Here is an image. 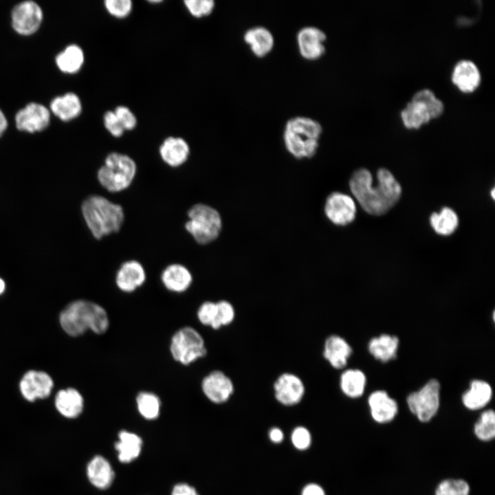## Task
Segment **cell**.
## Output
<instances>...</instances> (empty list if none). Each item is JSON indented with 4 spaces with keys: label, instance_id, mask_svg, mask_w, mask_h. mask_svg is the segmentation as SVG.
<instances>
[{
    "label": "cell",
    "instance_id": "60d3db41",
    "mask_svg": "<svg viewBox=\"0 0 495 495\" xmlns=\"http://www.w3.org/2000/svg\"><path fill=\"white\" fill-rule=\"evenodd\" d=\"M124 130L131 131L138 124V119L133 112L126 106L119 105L113 110Z\"/></svg>",
    "mask_w": 495,
    "mask_h": 495
},
{
    "label": "cell",
    "instance_id": "c3c4849f",
    "mask_svg": "<svg viewBox=\"0 0 495 495\" xmlns=\"http://www.w3.org/2000/svg\"><path fill=\"white\" fill-rule=\"evenodd\" d=\"M6 285L4 281L0 278V294L5 290Z\"/></svg>",
    "mask_w": 495,
    "mask_h": 495
},
{
    "label": "cell",
    "instance_id": "30bf717a",
    "mask_svg": "<svg viewBox=\"0 0 495 495\" xmlns=\"http://www.w3.org/2000/svg\"><path fill=\"white\" fill-rule=\"evenodd\" d=\"M11 18L12 27L17 33L30 35L39 28L43 20V12L36 2L24 1L14 7Z\"/></svg>",
    "mask_w": 495,
    "mask_h": 495
},
{
    "label": "cell",
    "instance_id": "cb8c5ba5",
    "mask_svg": "<svg viewBox=\"0 0 495 495\" xmlns=\"http://www.w3.org/2000/svg\"><path fill=\"white\" fill-rule=\"evenodd\" d=\"M492 397L490 384L481 380H474L470 388L462 395V403L470 410H478L486 406Z\"/></svg>",
    "mask_w": 495,
    "mask_h": 495
},
{
    "label": "cell",
    "instance_id": "f6af8a7d",
    "mask_svg": "<svg viewBox=\"0 0 495 495\" xmlns=\"http://www.w3.org/2000/svg\"><path fill=\"white\" fill-rule=\"evenodd\" d=\"M301 495H326L324 489L316 483H309L302 490Z\"/></svg>",
    "mask_w": 495,
    "mask_h": 495
},
{
    "label": "cell",
    "instance_id": "6da1fadb",
    "mask_svg": "<svg viewBox=\"0 0 495 495\" xmlns=\"http://www.w3.org/2000/svg\"><path fill=\"white\" fill-rule=\"evenodd\" d=\"M377 184L372 185L369 170L360 168L352 175L350 190L361 207L368 214L380 216L385 214L399 199L402 187L393 174L386 168L377 173Z\"/></svg>",
    "mask_w": 495,
    "mask_h": 495
},
{
    "label": "cell",
    "instance_id": "9a60e30c",
    "mask_svg": "<svg viewBox=\"0 0 495 495\" xmlns=\"http://www.w3.org/2000/svg\"><path fill=\"white\" fill-rule=\"evenodd\" d=\"M20 390L24 398L30 402L48 397L53 387L52 378L42 371H30L20 382Z\"/></svg>",
    "mask_w": 495,
    "mask_h": 495
},
{
    "label": "cell",
    "instance_id": "8d00e7d4",
    "mask_svg": "<svg viewBox=\"0 0 495 495\" xmlns=\"http://www.w3.org/2000/svg\"><path fill=\"white\" fill-rule=\"evenodd\" d=\"M184 3L190 15L195 18L209 16L215 7L213 0H185Z\"/></svg>",
    "mask_w": 495,
    "mask_h": 495
},
{
    "label": "cell",
    "instance_id": "52a82bcc",
    "mask_svg": "<svg viewBox=\"0 0 495 495\" xmlns=\"http://www.w3.org/2000/svg\"><path fill=\"white\" fill-rule=\"evenodd\" d=\"M406 403L410 412L420 422H429L439 408V382L436 379L428 380L420 389L408 395Z\"/></svg>",
    "mask_w": 495,
    "mask_h": 495
},
{
    "label": "cell",
    "instance_id": "f1b7e54d",
    "mask_svg": "<svg viewBox=\"0 0 495 495\" xmlns=\"http://www.w3.org/2000/svg\"><path fill=\"white\" fill-rule=\"evenodd\" d=\"M366 383L365 374L358 368L346 369L340 375L339 380L342 393L352 399L358 398L363 395Z\"/></svg>",
    "mask_w": 495,
    "mask_h": 495
},
{
    "label": "cell",
    "instance_id": "4dcf8cb0",
    "mask_svg": "<svg viewBox=\"0 0 495 495\" xmlns=\"http://www.w3.org/2000/svg\"><path fill=\"white\" fill-rule=\"evenodd\" d=\"M401 118L407 129H419L431 120L426 107L421 102L410 100L401 111Z\"/></svg>",
    "mask_w": 495,
    "mask_h": 495
},
{
    "label": "cell",
    "instance_id": "ba28073f",
    "mask_svg": "<svg viewBox=\"0 0 495 495\" xmlns=\"http://www.w3.org/2000/svg\"><path fill=\"white\" fill-rule=\"evenodd\" d=\"M170 349L173 358L185 365L207 353L204 338L198 331L189 327H184L174 334Z\"/></svg>",
    "mask_w": 495,
    "mask_h": 495
},
{
    "label": "cell",
    "instance_id": "8fae6325",
    "mask_svg": "<svg viewBox=\"0 0 495 495\" xmlns=\"http://www.w3.org/2000/svg\"><path fill=\"white\" fill-rule=\"evenodd\" d=\"M324 212L328 219L337 226H346L355 217L356 206L348 195L333 192L327 198Z\"/></svg>",
    "mask_w": 495,
    "mask_h": 495
},
{
    "label": "cell",
    "instance_id": "7a4b0ae2",
    "mask_svg": "<svg viewBox=\"0 0 495 495\" xmlns=\"http://www.w3.org/2000/svg\"><path fill=\"white\" fill-rule=\"evenodd\" d=\"M60 322L64 331L72 336H80L87 329L102 334L109 327L106 311L96 303L83 300L68 305L60 314Z\"/></svg>",
    "mask_w": 495,
    "mask_h": 495
},
{
    "label": "cell",
    "instance_id": "2e32d148",
    "mask_svg": "<svg viewBox=\"0 0 495 495\" xmlns=\"http://www.w3.org/2000/svg\"><path fill=\"white\" fill-rule=\"evenodd\" d=\"M368 404L373 421L377 424L392 421L398 413L397 402L383 390L373 391L368 396Z\"/></svg>",
    "mask_w": 495,
    "mask_h": 495
},
{
    "label": "cell",
    "instance_id": "83f0119b",
    "mask_svg": "<svg viewBox=\"0 0 495 495\" xmlns=\"http://www.w3.org/2000/svg\"><path fill=\"white\" fill-rule=\"evenodd\" d=\"M399 339L396 336L382 334L371 339L368 344L369 353L377 360L387 362L397 356Z\"/></svg>",
    "mask_w": 495,
    "mask_h": 495
},
{
    "label": "cell",
    "instance_id": "603a6c76",
    "mask_svg": "<svg viewBox=\"0 0 495 495\" xmlns=\"http://www.w3.org/2000/svg\"><path fill=\"white\" fill-rule=\"evenodd\" d=\"M115 449L118 459L120 463H129L135 461L140 456L143 446L142 439L137 434L121 430L118 435V441L115 443Z\"/></svg>",
    "mask_w": 495,
    "mask_h": 495
},
{
    "label": "cell",
    "instance_id": "f546056e",
    "mask_svg": "<svg viewBox=\"0 0 495 495\" xmlns=\"http://www.w3.org/2000/svg\"><path fill=\"white\" fill-rule=\"evenodd\" d=\"M83 50L77 45L72 44L60 52L56 57V63L60 71L67 74L78 72L83 65Z\"/></svg>",
    "mask_w": 495,
    "mask_h": 495
},
{
    "label": "cell",
    "instance_id": "1f68e13d",
    "mask_svg": "<svg viewBox=\"0 0 495 495\" xmlns=\"http://www.w3.org/2000/svg\"><path fill=\"white\" fill-rule=\"evenodd\" d=\"M430 223L437 234L448 236L456 230L459 225V218L456 213L452 208L444 207L439 213L433 212L431 214Z\"/></svg>",
    "mask_w": 495,
    "mask_h": 495
},
{
    "label": "cell",
    "instance_id": "b9f144b4",
    "mask_svg": "<svg viewBox=\"0 0 495 495\" xmlns=\"http://www.w3.org/2000/svg\"><path fill=\"white\" fill-rule=\"evenodd\" d=\"M293 446L299 450H305L311 443V435L309 430L304 426L296 427L291 435Z\"/></svg>",
    "mask_w": 495,
    "mask_h": 495
},
{
    "label": "cell",
    "instance_id": "681fc988",
    "mask_svg": "<svg viewBox=\"0 0 495 495\" xmlns=\"http://www.w3.org/2000/svg\"><path fill=\"white\" fill-rule=\"evenodd\" d=\"M491 195H492V199H494V197H495V196H494V188H493V189L492 190V191H491Z\"/></svg>",
    "mask_w": 495,
    "mask_h": 495
},
{
    "label": "cell",
    "instance_id": "bcb514c9",
    "mask_svg": "<svg viewBox=\"0 0 495 495\" xmlns=\"http://www.w3.org/2000/svg\"><path fill=\"white\" fill-rule=\"evenodd\" d=\"M269 437L273 443H279L283 441L284 434L280 428L274 427L270 429Z\"/></svg>",
    "mask_w": 495,
    "mask_h": 495
},
{
    "label": "cell",
    "instance_id": "74e56055",
    "mask_svg": "<svg viewBox=\"0 0 495 495\" xmlns=\"http://www.w3.org/2000/svg\"><path fill=\"white\" fill-rule=\"evenodd\" d=\"M104 6L106 11L117 19L127 17L133 10V1L131 0H105Z\"/></svg>",
    "mask_w": 495,
    "mask_h": 495
},
{
    "label": "cell",
    "instance_id": "44dd1931",
    "mask_svg": "<svg viewBox=\"0 0 495 495\" xmlns=\"http://www.w3.org/2000/svg\"><path fill=\"white\" fill-rule=\"evenodd\" d=\"M145 278L143 266L138 261L131 260L122 264L117 272L116 282L120 290L131 292L141 286Z\"/></svg>",
    "mask_w": 495,
    "mask_h": 495
},
{
    "label": "cell",
    "instance_id": "5b68a950",
    "mask_svg": "<svg viewBox=\"0 0 495 495\" xmlns=\"http://www.w3.org/2000/svg\"><path fill=\"white\" fill-rule=\"evenodd\" d=\"M136 164L129 156L116 152L109 153L98 171L100 184L109 192L128 188L136 173Z\"/></svg>",
    "mask_w": 495,
    "mask_h": 495
},
{
    "label": "cell",
    "instance_id": "277c9868",
    "mask_svg": "<svg viewBox=\"0 0 495 495\" xmlns=\"http://www.w3.org/2000/svg\"><path fill=\"white\" fill-rule=\"evenodd\" d=\"M82 212L89 229L98 239L119 231L124 221L121 206L100 195L87 198L82 204Z\"/></svg>",
    "mask_w": 495,
    "mask_h": 495
},
{
    "label": "cell",
    "instance_id": "8992f818",
    "mask_svg": "<svg viewBox=\"0 0 495 495\" xmlns=\"http://www.w3.org/2000/svg\"><path fill=\"white\" fill-rule=\"evenodd\" d=\"M188 217L185 228L196 242L205 245L218 237L222 223L220 214L214 208L197 204L189 209Z\"/></svg>",
    "mask_w": 495,
    "mask_h": 495
},
{
    "label": "cell",
    "instance_id": "7dc6e473",
    "mask_svg": "<svg viewBox=\"0 0 495 495\" xmlns=\"http://www.w3.org/2000/svg\"><path fill=\"white\" fill-rule=\"evenodd\" d=\"M7 126H8L7 119H6L4 113H3V111L0 109V136L6 131Z\"/></svg>",
    "mask_w": 495,
    "mask_h": 495
},
{
    "label": "cell",
    "instance_id": "e0dca14e",
    "mask_svg": "<svg viewBox=\"0 0 495 495\" xmlns=\"http://www.w3.org/2000/svg\"><path fill=\"white\" fill-rule=\"evenodd\" d=\"M451 80L461 92L469 94L478 87L481 76L478 67L473 61L463 59L454 65Z\"/></svg>",
    "mask_w": 495,
    "mask_h": 495
},
{
    "label": "cell",
    "instance_id": "ee69618b",
    "mask_svg": "<svg viewBox=\"0 0 495 495\" xmlns=\"http://www.w3.org/2000/svg\"><path fill=\"white\" fill-rule=\"evenodd\" d=\"M171 495H199V494L193 486L186 483H179L173 486Z\"/></svg>",
    "mask_w": 495,
    "mask_h": 495
},
{
    "label": "cell",
    "instance_id": "ffe728a7",
    "mask_svg": "<svg viewBox=\"0 0 495 495\" xmlns=\"http://www.w3.org/2000/svg\"><path fill=\"white\" fill-rule=\"evenodd\" d=\"M159 151L161 158L166 164L177 167L188 160L190 147L182 138L169 136L162 142Z\"/></svg>",
    "mask_w": 495,
    "mask_h": 495
},
{
    "label": "cell",
    "instance_id": "e575fe53",
    "mask_svg": "<svg viewBox=\"0 0 495 495\" xmlns=\"http://www.w3.org/2000/svg\"><path fill=\"white\" fill-rule=\"evenodd\" d=\"M411 100L423 103L428 109L431 119L439 117L444 111L443 102L429 89L417 91Z\"/></svg>",
    "mask_w": 495,
    "mask_h": 495
},
{
    "label": "cell",
    "instance_id": "4316f807",
    "mask_svg": "<svg viewBox=\"0 0 495 495\" xmlns=\"http://www.w3.org/2000/svg\"><path fill=\"white\" fill-rule=\"evenodd\" d=\"M192 280L189 270L182 265L172 264L167 266L162 274V281L170 291L183 292L190 285Z\"/></svg>",
    "mask_w": 495,
    "mask_h": 495
},
{
    "label": "cell",
    "instance_id": "5bb4252c",
    "mask_svg": "<svg viewBox=\"0 0 495 495\" xmlns=\"http://www.w3.org/2000/svg\"><path fill=\"white\" fill-rule=\"evenodd\" d=\"M50 113L41 104L31 102L20 109L15 116L17 129L30 133L43 131L50 124Z\"/></svg>",
    "mask_w": 495,
    "mask_h": 495
},
{
    "label": "cell",
    "instance_id": "7402d4cb",
    "mask_svg": "<svg viewBox=\"0 0 495 495\" xmlns=\"http://www.w3.org/2000/svg\"><path fill=\"white\" fill-rule=\"evenodd\" d=\"M243 41L249 46L252 54L258 58L268 55L274 46V38L266 28L256 26L245 31Z\"/></svg>",
    "mask_w": 495,
    "mask_h": 495
},
{
    "label": "cell",
    "instance_id": "4fadbf2b",
    "mask_svg": "<svg viewBox=\"0 0 495 495\" xmlns=\"http://www.w3.org/2000/svg\"><path fill=\"white\" fill-rule=\"evenodd\" d=\"M201 388L206 397L218 404L228 402L234 391L232 380L218 370L210 372L203 379Z\"/></svg>",
    "mask_w": 495,
    "mask_h": 495
},
{
    "label": "cell",
    "instance_id": "f35d334b",
    "mask_svg": "<svg viewBox=\"0 0 495 495\" xmlns=\"http://www.w3.org/2000/svg\"><path fill=\"white\" fill-rule=\"evenodd\" d=\"M197 317L201 324L217 330V302L211 301L203 302L198 309Z\"/></svg>",
    "mask_w": 495,
    "mask_h": 495
},
{
    "label": "cell",
    "instance_id": "7c38bea8",
    "mask_svg": "<svg viewBox=\"0 0 495 495\" xmlns=\"http://www.w3.org/2000/svg\"><path fill=\"white\" fill-rule=\"evenodd\" d=\"M326 34L320 28L314 26L302 28L296 36L300 56L307 60L320 59L326 51Z\"/></svg>",
    "mask_w": 495,
    "mask_h": 495
},
{
    "label": "cell",
    "instance_id": "d4e9b609",
    "mask_svg": "<svg viewBox=\"0 0 495 495\" xmlns=\"http://www.w3.org/2000/svg\"><path fill=\"white\" fill-rule=\"evenodd\" d=\"M57 410L63 417L69 419L76 418L82 412L84 401L82 396L76 389L67 388L60 390L55 398Z\"/></svg>",
    "mask_w": 495,
    "mask_h": 495
},
{
    "label": "cell",
    "instance_id": "d590c367",
    "mask_svg": "<svg viewBox=\"0 0 495 495\" xmlns=\"http://www.w3.org/2000/svg\"><path fill=\"white\" fill-rule=\"evenodd\" d=\"M470 486L463 478H449L441 481L434 490V495H470Z\"/></svg>",
    "mask_w": 495,
    "mask_h": 495
},
{
    "label": "cell",
    "instance_id": "ac0fdd59",
    "mask_svg": "<svg viewBox=\"0 0 495 495\" xmlns=\"http://www.w3.org/2000/svg\"><path fill=\"white\" fill-rule=\"evenodd\" d=\"M352 353L351 345L340 336L330 335L324 342L323 358L333 368H344Z\"/></svg>",
    "mask_w": 495,
    "mask_h": 495
},
{
    "label": "cell",
    "instance_id": "7bdbcfd3",
    "mask_svg": "<svg viewBox=\"0 0 495 495\" xmlns=\"http://www.w3.org/2000/svg\"><path fill=\"white\" fill-rule=\"evenodd\" d=\"M103 124L105 129L114 138H120L125 131L113 110L104 113Z\"/></svg>",
    "mask_w": 495,
    "mask_h": 495
},
{
    "label": "cell",
    "instance_id": "3957f363",
    "mask_svg": "<svg viewBox=\"0 0 495 495\" xmlns=\"http://www.w3.org/2000/svg\"><path fill=\"white\" fill-rule=\"evenodd\" d=\"M322 133V125L317 120L306 116H295L289 119L285 125L284 144L295 158H310L317 152Z\"/></svg>",
    "mask_w": 495,
    "mask_h": 495
},
{
    "label": "cell",
    "instance_id": "9c48e42d",
    "mask_svg": "<svg viewBox=\"0 0 495 495\" xmlns=\"http://www.w3.org/2000/svg\"><path fill=\"white\" fill-rule=\"evenodd\" d=\"M276 400L285 406H293L303 399L306 388L302 380L290 372L280 374L273 384Z\"/></svg>",
    "mask_w": 495,
    "mask_h": 495
},
{
    "label": "cell",
    "instance_id": "d6a6232c",
    "mask_svg": "<svg viewBox=\"0 0 495 495\" xmlns=\"http://www.w3.org/2000/svg\"><path fill=\"white\" fill-rule=\"evenodd\" d=\"M473 431L480 441L488 442L495 437V412L492 409L484 410L475 422Z\"/></svg>",
    "mask_w": 495,
    "mask_h": 495
},
{
    "label": "cell",
    "instance_id": "836d02e7",
    "mask_svg": "<svg viewBox=\"0 0 495 495\" xmlns=\"http://www.w3.org/2000/svg\"><path fill=\"white\" fill-rule=\"evenodd\" d=\"M139 413L144 419L154 420L160 413L161 402L160 398L152 393L141 392L136 398Z\"/></svg>",
    "mask_w": 495,
    "mask_h": 495
},
{
    "label": "cell",
    "instance_id": "d6986e66",
    "mask_svg": "<svg viewBox=\"0 0 495 495\" xmlns=\"http://www.w3.org/2000/svg\"><path fill=\"white\" fill-rule=\"evenodd\" d=\"M86 474L89 483L99 490L108 489L115 478V472L110 462L101 455L94 456L88 462Z\"/></svg>",
    "mask_w": 495,
    "mask_h": 495
},
{
    "label": "cell",
    "instance_id": "ab89813d",
    "mask_svg": "<svg viewBox=\"0 0 495 495\" xmlns=\"http://www.w3.org/2000/svg\"><path fill=\"white\" fill-rule=\"evenodd\" d=\"M217 329L230 324L235 318V310L232 304L226 300L217 302Z\"/></svg>",
    "mask_w": 495,
    "mask_h": 495
},
{
    "label": "cell",
    "instance_id": "484cf974",
    "mask_svg": "<svg viewBox=\"0 0 495 495\" xmlns=\"http://www.w3.org/2000/svg\"><path fill=\"white\" fill-rule=\"evenodd\" d=\"M82 109L80 98L73 92L56 97L50 103L52 113L63 121H69L77 118Z\"/></svg>",
    "mask_w": 495,
    "mask_h": 495
}]
</instances>
